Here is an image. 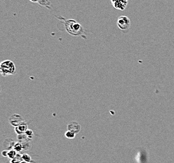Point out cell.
<instances>
[{
	"mask_svg": "<svg viewBox=\"0 0 174 163\" xmlns=\"http://www.w3.org/2000/svg\"><path fill=\"white\" fill-rule=\"evenodd\" d=\"M68 130L72 131L75 134H78L81 130L80 124L77 121H71L67 126Z\"/></svg>",
	"mask_w": 174,
	"mask_h": 163,
	"instance_id": "obj_6",
	"label": "cell"
},
{
	"mask_svg": "<svg viewBox=\"0 0 174 163\" xmlns=\"http://www.w3.org/2000/svg\"><path fill=\"white\" fill-rule=\"evenodd\" d=\"M65 27L68 33L73 36H80L83 31L81 25L72 19L65 21Z\"/></svg>",
	"mask_w": 174,
	"mask_h": 163,
	"instance_id": "obj_1",
	"label": "cell"
},
{
	"mask_svg": "<svg viewBox=\"0 0 174 163\" xmlns=\"http://www.w3.org/2000/svg\"><path fill=\"white\" fill-rule=\"evenodd\" d=\"M28 125L26 122L21 124L20 126L14 127V131L18 135L25 134V132L28 130Z\"/></svg>",
	"mask_w": 174,
	"mask_h": 163,
	"instance_id": "obj_7",
	"label": "cell"
},
{
	"mask_svg": "<svg viewBox=\"0 0 174 163\" xmlns=\"http://www.w3.org/2000/svg\"><path fill=\"white\" fill-rule=\"evenodd\" d=\"M117 25L120 30L122 31H127L130 29L131 23L130 20L127 16H120L117 20Z\"/></svg>",
	"mask_w": 174,
	"mask_h": 163,
	"instance_id": "obj_3",
	"label": "cell"
},
{
	"mask_svg": "<svg viewBox=\"0 0 174 163\" xmlns=\"http://www.w3.org/2000/svg\"><path fill=\"white\" fill-rule=\"evenodd\" d=\"M18 142L20 143H23L25 142H29L30 139L27 136V135L25 134H22L20 135H18Z\"/></svg>",
	"mask_w": 174,
	"mask_h": 163,
	"instance_id": "obj_9",
	"label": "cell"
},
{
	"mask_svg": "<svg viewBox=\"0 0 174 163\" xmlns=\"http://www.w3.org/2000/svg\"><path fill=\"white\" fill-rule=\"evenodd\" d=\"M13 149L16 152H20V151H22L23 149L22 145H21V144L20 143H19V142L16 143V144H14V146Z\"/></svg>",
	"mask_w": 174,
	"mask_h": 163,
	"instance_id": "obj_15",
	"label": "cell"
},
{
	"mask_svg": "<svg viewBox=\"0 0 174 163\" xmlns=\"http://www.w3.org/2000/svg\"><path fill=\"white\" fill-rule=\"evenodd\" d=\"M16 71L15 64L10 60H5L0 63V73L3 77L14 75Z\"/></svg>",
	"mask_w": 174,
	"mask_h": 163,
	"instance_id": "obj_2",
	"label": "cell"
},
{
	"mask_svg": "<svg viewBox=\"0 0 174 163\" xmlns=\"http://www.w3.org/2000/svg\"><path fill=\"white\" fill-rule=\"evenodd\" d=\"M38 3L43 7H45L47 8H50L51 5V0H40Z\"/></svg>",
	"mask_w": 174,
	"mask_h": 163,
	"instance_id": "obj_10",
	"label": "cell"
},
{
	"mask_svg": "<svg viewBox=\"0 0 174 163\" xmlns=\"http://www.w3.org/2000/svg\"><path fill=\"white\" fill-rule=\"evenodd\" d=\"M127 1H128V0H127Z\"/></svg>",
	"mask_w": 174,
	"mask_h": 163,
	"instance_id": "obj_21",
	"label": "cell"
},
{
	"mask_svg": "<svg viewBox=\"0 0 174 163\" xmlns=\"http://www.w3.org/2000/svg\"><path fill=\"white\" fill-rule=\"evenodd\" d=\"M22 160H23L22 156H21L19 154H17L15 158L12 159V161H11V163H21L23 161Z\"/></svg>",
	"mask_w": 174,
	"mask_h": 163,
	"instance_id": "obj_11",
	"label": "cell"
},
{
	"mask_svg": "<svg viewBox=\"0 0 174 163\" xmlns=\"http://www.w3.org/2000/svg\"><path fill=\"white\" fill-rule=\"evenodd\" d=\"M27 136H28L30 139H32V138H33V135H34V132H33V131L32 130H31V129H28L26 130V131L25 132V133Z\"/></svg>",
	"mask_w": 174,
	"mask_h": 163,
	"instance_id": "obj_16",
	"label": "cell"
},
{
	"mask_svg": "<svg viewBox=\"0 0 174 163\" xmlns=\"http://www.w3.org/2000/svg\"><path fill=\"white\" fill-rule=\"evenodd\" d=\"M9 122L10 124L14 127L25 122L23 117L18 114H14L11 116L9 118Z\"/></svg>",
	"mask_w": 174,
	"mask_h": 163,
	"instance_id": "obj_4",
	"label": "cell"
},
{
	"mask_svg": "<svg viewBox=\"0 0 174 163\" xmlns=\"http://www.w3.org/2000/svg\"><path fill=\"white\" fill-rule=\"evenodd\" d=\"M30 1L33 3H38L40 0H30Z\"/></svg>",
	"mask_w": 174,
	"mask_h": 163,
	"instance_id": "obj_19",
	"label": "cell"
},
{
	"mask_svg": "<svg viewBox=\"0 0 174 163\" xmlns=\"http://www.w3.org/2000/svg\"><path fill=\"white\" fill-rule=\"evenodd\" d=\"M22 159H23V161L28 162H29V163H31V162L36 163V162H35V161H33V160L31 159V157H30L28 154H23L22 155Z\"/></svg>",
	"mask_w": 174,
	"mask_h": 163,
	"instance_id": "obj_13",
	"label": "cell"
},
{
	"mask_svg": "<svg viewBox=\"0 0 174 163\" xmlns=\"http://www.w3.org/2000/svg\"><path fill=\"white\" fill-rule=\"evenodd\" d=\"M110 1L113 8L118 10L123 11L126 9L128 5V1L127 0H110Z\"/></svg>",
	"mask_w": 174,
	"mask_h": 163,
	"instance_id": "obj_5",
	"label": "cell"
},
{
	"mask_svg": "<svg viewBox=\"0 0 174 163\" xmlns=\"http://www.w3.org/2000/svg\"><path fill=\"white\" fill-rule=\"evenodd\" d=\"M17 152H16L14 149H12V150H9L8 151V157L10 159H14L16 155H17Z\"/></svg>",
	"mask_w": 174,
	"mask_h": 163,
	"instance_id": "obj_12",
	"label": "cell"
},
{
	"mask_svg": "<svg viewBox=\"0 0 174 163\" xmlns=\"http://www.w3.org/2000/svg\"><path fill=\"white\" fill-rule=\"evenodd\" d=\"M65 137L68 139H73L75 137L76 134L72 132V131H70V130H67V131L65 132Z\"/></svg>",
	"mask_w": 174,
	"mask_h": 163,
	"instance_id": "obj_14",
	"label": "cell"
},
{
	"mask_svg": "<svg viewBox=\"0 0 174 163\" xmlns=\"http://www.w3.org/2000/svg\"><path fill=\"white\" fill-rule=\"evenodd\" d=\"M16 144L15 141L12 139H7L4 140V146L7 149V150H12V148H14V144Z\"/></svg>",
	"mask_w": 174,
	"mask_h": 163,
	"instance_id": "obj_8",
	"label": "cell"
},
{
	"mask_svg": "<svg viewBox=\"0 0 174 163\" xmlns=\"http://www.w3.org/2000/svg\"><path fill=\"white\" fill-rule=\"evenodd\" d=\"M21 163H29V162H26V161H23L22 162H21Z\"/></svg>",
	"mask_w": 174,
	"mask_h": 163,
	"instance_id": "obj_20",
	"label": "cell"
},
{
	"mask_svg": "<svg viewBox=\"0 0 174 163\" xmlns=\"http://www.w3.org/2000/svg\"><path fill=\"white\" fill-rule=\"evenodd\" d=\"M21 145H22V146H23V149L28 150L30 148V144L29 142H25V143H21Z\"/></svg>",
	"mask_w": 174,
	"mask_h": 163,
	"instance_id": "obj_17",
	"label": "cell"
},
{
	"mask_svg": "<svg viewBox=\"0 0 174 163\" xmlns=\"http://www.w3.org/2000/svg\"><path fill=\"white\" fill-rule=\"evenodd\" d=\"M8 151H8V150H4V151H2V153H1L2 156L4 157H8Z\"/></svg>",
	"mask_w": 174,
	"mask_h": 163,
	"instance_id": "obj_18",
	"label": "cell"
}]
</instances>
